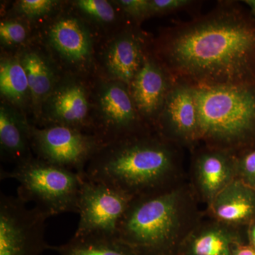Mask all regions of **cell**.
Wrapping results in <instances>:
<instances>
[{
    "instance_id": "cell-1",
    "label": "cell",
    "mask_w": 255,
    "mask_h": 255,
    "mask_svg": "<svg viewBox=\"0 0 255 255\" xmlns=\"http://www.w3.org/2000/svg\"><path fill=\"white\" fill-rule=\"evenodd\" d=\"M154 54L174 81L194 87L255 82V19L239 1L164 28Z\"/></svg>"
},
{
    "instance_id": "cell-2",
    "label": "cell",
    "mask_w": 255,
    "mask_h": 255,
    "mask_svg": "<svg viewBox=\"0 0 255 255\" xmlns=\"http://www.w3.org/2000/svg\"><path fill=\"white\" fill-rule=\"evenodd\" d=\"M179 147L148 130L102 146L84 177L135 197L172 185Z\"/></svg>"
},
{
    "instance_id": "cell-3",
    "label": "cell",
    "mask_w": 255,
    "mask_h": 255,
    "mask_svg": "<svg viewBox=\"0 0 255 255\" xmlns=\"http://www.w3.org/2000/svg\"><path fill=\"white\" fill-rule=\"evenodd\" d=\"M185 186L173 184L135 196L121 221L118 238L138 255H173L199 221Z\"/></svg>"
},
{
    "instance_id": "cell-4",
    "label": "cell",
    "mask_w": 255,
    "mask_h": 255,
    "mask_svg": "<svg viewBox=\"0 0 255 255\" xmlns=\"http://www.w3.org/2000/svg\"><path fill=\"white\" fill-rule=\"evenodd\" d=\"M194 88L200 141L236 155L255 147V82Z\"/></svg>"
},
{
    "instance_id": "cell-5",
    "label": "cell",
    "mask_w": 255,
    "mask_h": 255,
    "mask_svg": "<svg viewBox=\"0 0 255 255\" xmlns=\"http://www.w3.org/2000/svg\"><path fill=\"white\" fill-rule=\"evenodd\" d=\"M1 179L17 181V196L32 202L49 217L78 214L80 191L85 177L78 172L31 157L15 165L12 170L1 169Z\"/></svg>"
},
{
    "instance_id": "cell-6",
    "label": "cell",
    "mask_w": 255,
    "mask_h": 255,
    "mask_svg": "<svg viewBox=\"0 0 255 255\" xmlns=\"http://www.w3.org/2000/svg\"><path fill=\"white\" fill-rule=\"evenodd\" d=\"M41 209L18 196L1 193L0 196V255H41L49 246L45 241L46 220Z\"/></svg>"
},
{
    "instance_id": "cell-7",
    "label": "cell",
    "mask_w": 255,
    "mask_h": 255,
    "mask_svg": "<svg viewBox=\"0 0 255 255\" xmlns=\"http://www.w3.org/2000/svg\"><path fill=\"white\" fill-rule=\"evenodd\" d=\"M31 147L38 158L84 175L87 164L105 145L98 135L65 126L31 127Z\"/></svg>"
},
{
    "instance_id": "cell-8",
    "label": "cell",
    "mask_w": 255,
    "mask_h": 255,
    "mask_svg": "<svg viewBox=\"0 0 255 255\" xmlns=\"http://www.w3.org/2000/svg\"><path fill=\"white\" fill-rule=\"evenodd\" d=\"M133 196L118 188L85 177L80 191L78 228L74 236H117Z\"/></svg>"
},
{
    "instance_id": "cell-9",
    "label": "cell",
    "mask_w": 255,
    "mask_h": 255,
    "mask_svg": "<svg viewBox=\"0 0 255 255\" xmlns=\"http://www.w3.org/2000/svg\"><path fill=\"white\" fill-rule=\"evenodd\" d=\"M154 131L179 147L192 148L200 142L199 110L194 87L175 82L157 119Z\"/></svg>"
},
{
    "instance_id": "cell-10",
    "label": "cell",
    "mask_w": 255,
    "mask_h": 255,
    "mask_svg": "<svg viewBox=\"0 0 255 255\" xmlns=\"http://www.w3.org/2000/svg\"><path fill=\"white\" fill-rule=\"evenodd\" d=\"M101 122L96 135L105 144L148 131L137 112L129 87L123 82L106 84L99 95Z\"/></svg>"
},
{
    "instance_id": "cell-11",
    "label": "cell",
    "mask_w": 255,
    "mask_h": 255,
    "mask_svg": "<svg viewBox=\"0 0 255 255\" xmlns=\"http://www.w3.org/2000/svg\"><path fill=\"white\" fill-rule=\"evenodd\" d=\"M175 81L153 53L147 52L141 68L129 85L137 112L153 129Z\"/></svg>"
},
{
    "instance_id": "cell-12",
    "label": "cell",
    "mask_w": 255,
    "mask_h": 255,
    "mask_svg": "<svg viewBox=\"0 0 255 255\" xmlns=\"http://www.w3.org/2000/svg\"><path fill=\"white\" fill-rule=\"evenodd\" d=\"M211 218L199 221L189 231L176 255H233L241 245L249 243L248 231Z\"/></svg>"
},
{
    "instance_id": "cell-13",
    "label": "cell",
    "mask_w": 255,
    "mask_h": 255,
    "mask_svg": "<svg viewBox=\"0 0 255 255\" xmlns=\"http://www.w3.org/2000/svg\"><path fill=\"white\" fill-rule=\"evenodd\" d=\"M193 171L196 190L209 206L237 178L236 155L206 146L196 154Z\"/></svg>"
},
{
    "instance_id": "cell-14",
    "label": "cell",
    "mask_w": 255,
    "mask_h": 255,
    "mask_svg": "<svg viewBox=\"0 0 255 255\" xmlns=\"http://www.w3.org/2000/svg\"><path fill=\"white\" fill-rule=\"evenodd\" d=\"M47 126L60 125L82 130L90 124L89 102L85 88L76 82L64 84L53 90L45 101Z\"/></svg>"
},
{
    "instance_id": "cell-15",
    "label": "cell",
    "mask_w": 255,
    "mask_h": 255,
    "mask_svg": "<svg viewBox=\"0 0 255 255\" xmlns=\"http://www.w3.org/2000/svg\"><path fill=\"white\" fill-rule=\"evenodd\" d=\"M145 38L140 32L128 28L114 38L106 51V68L115 81L129 86L147 52Z\"/></svg>"
},
{
    "instance_id": "cell-16",
    "label": "cell",
    "mask_w": 255,
    "mask_h": 255,
    "mask_svg": "<svg viewBox=\"0 0 255 255\" xmlns=\"http://www.w3.org/2000/svg\"><path fill=\"white\" fill-rule=\"evenodd\" d=\"M211 218L234 227L255 222V189L236 178L219 193L209 206Z\"/></svg>"
},
{
    "instance_id": "cell-17",
    "label": "cell",
    "mask_w": 255,
    "mask_h": 255,
    "mask_svg": "<svg viewBox=\"0 0 255 255\" xmlns=\"http://www.w3.org/2000/svg\"><path fill=\"white\" fill-rule=\"evenodd\" d=\"M48 41L57 53L72 65H81L91 58V38L78 18L65 16L57 20L50 26Z\"/></svg>"
},
{
    "instance_id": "cell-18",
    "label": "cell",
    "mask_w": 255,
    "mask_h": 255,
    "mask_svg": "<svg viewBox=\"0 0 255 255\" xmlns=\"http://www.w3.org/2000/svg\"><path fill=\"white\" fill-rule=\"evenodd\" d=\"M31 127L11 107L0 108V145L1 157L17 164L32 157Z\"/></svg>"
},
{
    "instance_id": "cell-19",
    "label": "cell",
    "mask_w": 255,
    "mask_h": 255,
    "mask_svg": "<svg viewBox=\"0 0 255 255\" xmlns=\"http://www.w3.org/2000/svg\"><path fill=\"white\" fill-rule=\"evenodd\" d=\"M60 255H138L117 236H75L65 244L49 246Z\"/></svg>"
},
{
    "instance_id": "cell-20",
    "label": "cell",
    "mask_w": 255,
    "mask_h": 255,
    "mask_svg": "<svg viewBox=\"0 0 255 255\" xmlns=\"http://www.w3.org/2000/svg\"><path fill=\"white\" fill-rule=\"evenodd\" d=\"M20 61L27 76L32 100L36 104L45 102L53 91L54 85V76L48 62L33 50L25 52Z\"/></svg>"
},
{
    "instance_id": "cell-21",
    "label": "cell",
    "mask_w": 255,
    "mask_h": 255,
    "mask_svg": "<svg viewBox=\"0 0 255 255\" xmlns=\"http://www.w3.org/2000/svg\"><path fill=\"white\" fill-rule=\"evenodd\" d=\"M0 91L11 103L21 105L30 96L26 72L20 60L4 58L0 63Z\"/></svg>"
},
{
    "instance_id": "cell-22",
    "label": "cell",
    "mask_w": 255,
    "mask_h": 255,
    "mask_svg": "<svg viewBox=\"0 0 255 255\" xmlns=\"http://www.w3.org/2000/svg\"><path fill=\"white\" fill-rule=\"evenodd\" d=\"M76 5L82 13L99 22H113L117 17L114 6L105 0H79Z\"/></svg>"
},
{
    "instance_id": "cell-23",
    "label": "cell",
    "mask_w": 255,
    "mask_h": 255,
    "mask_svg": "<svg viewBox=\"0 0 255 255\" xmlns=\"http://www.w3.org/2000/svg\"><path fill=\"white\" fill-rule=\"evenodd\" d=\"M238 179L255 189V146L236 155Z\"/></svg>"
},
{
    "instance_id": "cell-24",
    "label": "cell",
    "mask_w": 255,
    "mask_h": 255,
    "mask_svg": "<svg viewBox=\"0 0 255 255\" xmlns=\"http://www.w3.org/2000/svg\"><path fill=\"white\" fill-rule=\"evenodd\" d=\"M199 2L194 0H149L150 16L169 14L191 9Z\"/></svg>"
},
{
    "instance_id": "cell-25",
    "label": "cell",
    "mask_w": 255,
    "mask_h": 255,
    "mask_svg": "<svg viewBox=\"0 0 255 255\" xmlns=\"http://www.w3.org/2000/svg\"><path fill=\"white\" fill-rule=\"evenodd\" d=\"M27 36L26 28L22 23L13 21H2L0 23V39L7 46L20 44Z\"/></svg>"
},
{
    "instance_id": "cell-26",
    "label": "cell",
    "mask_w": 255,
    "mask_h": 255,
    "mask_svg": "<svg viewBox=\"0 0 255 255\" xmlns=\"http://www.w3.org/2000/svg\"><path fill=\"white\" fill-rule=\"evenodd\" d=\"M56 3L53 0H21L18 1L17 9L26 17L38 18L48 14Z\"/></svg>"
},
{
    "instance_id": "cell-27",
    "label": "cell",
    "mask_w": 255,
    "mask_h": 255,
    "mask_svg": "<svg viewBox=\"0 0 255 255\" xmlns=\"http://www.w3.org/2000/svg\"><path fill=\"white\" fill-rule=\"evenodd\" d=\"M114 2L128 16L137 22L151 16L149 0H119Z\"/></svg>"
},
{
    "instance_id": "cell-28",
    "label": "cell",
    "mask_w": 255,
    "mask_h": 255,
    "mask_svg": "<svg viewBox=\"0 0 255 255\" xmlns=\"http://www.w3.org/2000/svg\"><path fill=\"white\" fill-rule=\"evenodd\" d=\"M233 255H255V248L250 243L241 245L235 251Z\"/></svg>"
},
{
    "instance_id": "cell-29",
    "label": "cell",
    "mask_w": 255,
    "mask_h": 255,
    "mask_svg": "<svg viewBox=\"0 0 255 255\" xmlns=\"http://www.w3.org/2000/svg\"><path fill=\"white\" fill-rule=\"evenodd\" d=\"M248 239L251 246L255 248V222L252 223L248 230Z\"/></svg>"
},
{
    "instance_id": "cell-30",
    "label": "cell",
    "mask_w": 255,
    "mask_h": 255,
    "mask_svg": "<svg viewBox=\"0 0 255 255\" xmlns=\"http://www.w3.org/2000/svg\"><path fill=\"white\" fill-rule=\"evenodd\" d=\"M243 2L247 5L248 9L250 10L251 14L255 19V0H246V1H243Z\"/></svg>"
},
{
    "instance_id": "cell-31",
    "label": "cell",
    "mask_w": 255,
    "mask_h": 255,
    "mask_svg": "<svg viewBox=\"0 0 255 255\" xmlns=\"http://www.w3.org/2000/svg\"></svg>"
}]
</instances>
